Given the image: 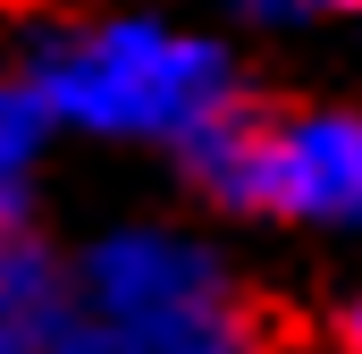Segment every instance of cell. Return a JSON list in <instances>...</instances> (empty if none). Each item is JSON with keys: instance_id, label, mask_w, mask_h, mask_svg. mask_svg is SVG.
Wrapping results in <instances>:
<instances>
[{"instance_id": "3", "label": "cell", "mask_w": 362, "mask_h": 354, "mask_svg": "<svg viewBox=\"0 0 362 354\" xmlns=\"http://www.w3.org/2000/svg\"><path fill=\"white\" fill-rule=\"evenodd\" d=\"M34 93L59 118L101 127V135H177L185 144L236 85H228V59L202 42H177L160 25H101L85 42H51L34 68Z\"/></svg>"}, {"instance_id": "4", "label": "cell", "mask_w": 362, "mask_h": 354, "mask_svg": "<svg viewBox=\"0 0 362 354\" xmlns=\"http://www.w3.org/2000/svg\"><path fill=\"white\" fill-rule=\"evenodd\" d=\"M68 295H59V278L51 262L25 245V236H8L0 245V354H51V338L68 329Z\"/></svg>"}, {"instance_id": "6", "label": "cell", "mask_w": 362, "mask_h": 354, "mask_svg": "<svg viewBox=\"0 0 362 354\" xmlns=\"http://www.w3.org/2000/svg\"><path fill=\"white\" fill-rule=\"evenodd\" d=\"M262 8H278V0H262ZM286 8H362V0H286Z\"/></svg>"}, {"instance_id": "8", "label": "cell", "mask_w": 362, "mask_h": 354, "mask_svg": "<svg viewBox=\"0 0 362 354\" xmlns=\"http://www.w3.org/2000/svg\"><path fill=\"white\" fill-rule=\"evenodd\" d=\"M270 354H303V346H295V321H286V338H278V346H270Z\"/></svg>"}, {"instance_id": "5", "label": "cell", "mask_w": 362, "mask_h": 354, "mask_svg": "<svg viewBox=\"0 0 362 354\" xmlns=\"http://www.w3.org/2000/svg\"><path fill=\"white\" fill-rule=\"evenodd\" d=\"M51 101L25 85H0V245L17 236V211H25V177H34V152H42V135H51Z\"/></svg>"}, {"instance_id": "1", "label": "cell", "mask_w": 362, "mask_h": 354, "mask_svg": "<svg viewBox=\"0 0 362 354\" xmlns=\"http://www.w3.org/2000/svg\"><path fill=\"white\" fill-rule=\"evenodd\" d=\"M185 161L228 211L362 219V118L346 110H270L253 93H228L185 135Z\"/></svg>"}, {"instance_id": "2", "label": "cell", "mask_w": 362, "mask_h": 354, "mask_svg": "<svg viewBox=\"0 0 362 354\" xmlns=\"http://www.w3.org/2000/svg\"><path fill=\"white\" fill-rule=\"evenodd\" d=\"M85 295L110 354H270L286 338L278 304L236 295L177 236H110L85 262Z\"/></svg>"}, {"instance_id": "7", "label": "cell", "mask_w": 362, "mask_h": 354, "mask_svg": "<svg viewBox=\"0 0 362 354\" xmlns=\"http://www.w3.org/2000/svg\"><path fill=\"white\" fill-rule=\"evenodd\" d=\"M346 354H362V304L346 312Z\"/></svg>"}]
</instances>
